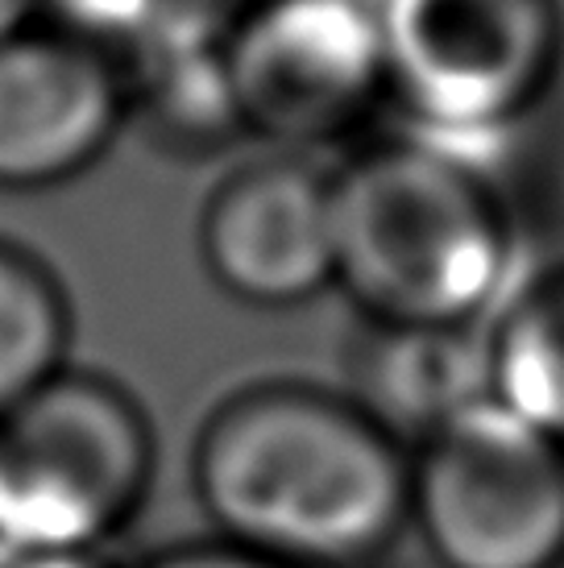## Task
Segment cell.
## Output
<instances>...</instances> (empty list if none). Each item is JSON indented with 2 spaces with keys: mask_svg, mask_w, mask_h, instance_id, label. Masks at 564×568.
Wrapping results in <instances>:
<instances>
[{
  "mask_svg": "<svg viewBox=\"0 0 564 568\" xmlns=\"http://www.w3.org/2000/svg\"><path fill=\"white\" fill-rule=\"evenodd\" d=\"M42 13H38V0H0V47L26 33L30 26H38Z\"/></svg>",
  "mask_w": 564,
  "mask_h": 568,
  "instance_id": "cell-15",
  "label": "cell"
},
{
  "mask_svg": "<svg viewBox=\"0 0 564 568\" xmlns=\"http://www.w3.org/2000/svg\"><path fill=\"white\" fill-rule=\"evenodd\" d=\"M361 328L345 395L407 453L453 415L490 398L482 332Z\"/></svg>",
  "mask_w": 564,
  "mask_h": 568,
  "instance_id": "cell-9",
  "label": "cell"
},
{
  "mask_svg": "<svg viewBox=\"0 0 564 568\" xmlns=\"http://www.w3.org/2000/svg\"><path fill=\"white\" fill-rule=\"evenodd\" d=\"M129 125L117 54L30 26L0 47V187L50 191L88 174Z\"/></svg>",
  "mask_w": 564,
  "mask_h": 568,
  "instance_id": "cell-8",
  "label": "cell"
},
{
  "mask_svg": "<svg viewBox=\"0 0 564 568\" xmlns=\"http://www.w3.org/2000/svg\"><path fill=\"white\" fill-rule=\"evenodd\" d=\"M212 4H224V9H241L245 0H212Z\"/></svg>",
  "mask_w": 564,
  "mask_h": 568,
  "instance_id": "cell-16",
  "label": "cell"
},
{
  "mask_svg": "<svg viewBox=\"0 0 564 568\" xmlns=\"http://www.w3.org/2000/svg\"><path fill=\"white\" fill-rule=\"evenodd\" d=\"M482 336L490 398L564 448V266L511 286Z\"/></svg>",
  "mask_w": 564,
  "mask_h": 568,
  "instance_id": "cell-10",
  "label": "cell"
},
{
  "mask_svg": "<svg viewBox=\"0 0 564 568\" xmlns=\"http://www.w3.org/2000/svg\"><path fill=\"white\" fill-rule=\"evenodd\" d=\"M195 250L220 295L253 312L336 291L332 171L282 150L229 171L200 207Z\"/></svg>",
  "mask_w": 564,
  "mask_h": 568,
  "instance_id": "cell-7",
  "label": "cell"
},
{
  "mask_svg": "<svg viewBox=\"0 0 564 568\" xmlns=\"http://www.w3.org/2000/svg\"><path fill=\"white\" fill-rule=\"evenodd\" d=\"M71 300L38 253L0 241V415L71 365Z\"/></svg>",
  "mask_w": 564,
  "mask_h": 568,
  "instance_id": "cell-11",
  "label": "cell"
},
{
  "mask_svg": "<svg viewBox=\"0 0 564 568\" xmlns=\"http://www.w3.org/2000/svg\"><path fill=\"white\" fill-rule=\"evenodd\" d=\"M141 568H282L270 565L262 556H250L233 548V544H220V539H204V544H179L167 552L150 556Z\"/></svg>",
  "mask_w": 564,
  "mask_h": 568,
  "instance_id": "cell-13",
  "label": "cell"
},
{
  "mask_svg": "<svg viewBox=\"0 0 564 568\" xmlns=\"http://www.w3.org/2000/svg\"><path fill=\"white\" fill-rule=\"evenodd\" d=\"M386 100L407 133L482 162L552 92L556 0H382Z\"/></svg>",
  "mask_w": 564,
  "mask_h": 568,
  "instance_id": "cell-4",
  "label": "cell"
},
{
  "mask_svg": "<svg viewBox=\"0 0 564 568\" xmlns=\"http://www.w3.org/2000/svg\"><path fill=\"white\" fill-rule=\"evenodd\" d=\"M154 465L138 395L67 365L0 415V556L104 552L141 515Z\"/></svg>",
  "mask_w": 564,
  "mask_h": 568,
  "instance_id": "cell-3",
  "label": "cell"
},
{
  "mask_svg": "<svg viewBox=\"0 0 564 568\" xmlns=\"http://www.w3.org/2000/svg\"><path fill=\"white\" fill-rule=\"evenodd\" d=\"M332 245L370 328L482 332L511 295L515 224L486 166L415 133L332 171Z\"/></svg>",
  "mask_w": 564,
  "mask_h": 568,
  "instance_id": "cell-2",
  "label": "cell"
},
{
  "mask_svg": "<svg viewBox=\"0 0 564 568\" xmlns=\"http://www.w3.org/2000/svg\"><path fill=\"white\" fill-rule=\"evenodd\" d=\"M407 460L345 390L266 378L208 407L191 494L220 544L282 568H365L407 531Z\"/></svg>",
  "mask_w": 564,
  "mask_h": 568,
  "instance_id": "cell-1",
  "label": "cell"
},
{
  "mask_svg": "<svg viewBox=\"0 0 564 568\" xmlns=\"http://www.w3.org/2000/svg\"><path fill=\"white\" fill-rule=\"evenodd\" d=\"M0 568H109L100 552H30L0 556Z\"/></svg>",
  "mask_w": 564,
  "mask_h": 568,
  "instance_id": "cell-14",
  "label": "cell"
},
{
  "mask_svg": "<svg viewBox=\"0 0 564 568\" xmlns=\"http://www.w3.org/2000/svg\"><path fill=\"white\" fill-rule=\"evenodd\" d=\"M179 9V0H38L42 26L83 38L100 50L141 47Z\"/></svg>",
  "mask_w": 564,
  "mask_h": 568,
  "instance_id": "cell-12",
  "label": "cell"
},
{
  "mask_svg": "<svg viewBox=\"0 0 564 568\" xmlns=\"http://www.w3.org/2000/svg\"><path fill=\"white\" fill-rule=\"evenodd\" d=\"M407 531L436 568H564V448L482 398L407 453Z\"/></svg>",
  "mask_w": 564,
  "mask_h": 568,
  "instance_id": "cell-5",
  "label": "cell"
},
{
  "mask_svg": "<svg viewBox=\"0 0 564 568\" xmlns=\"http://www.w3.org/2000/svg\"><path fill=\"white\" fill-rule=\"evenodd\" d=\"M241 133L308 154L386 100L377 0H245L224 30Z\"/></svg>",
  "mask_w": 564,
  "mask_h": 568,
  "instance_id": "cell-6",
  "label": "cell"
}]
</instances>
